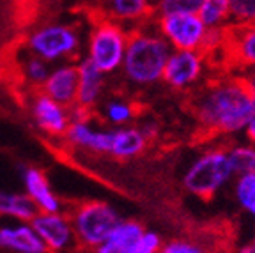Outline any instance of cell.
Instances as JSON below:
<instances>
[{"label":"cell","mask_w":255,"mask_h":253,"mask_svg":"<svg viewBox=\"0 0 255 253\" xmlns=\"http://www.w3.org/2000/svg\"><path fill=\"white\" fill-rule=\"evenodd\" d=\"M245 252H254L255 253V236H254V241H252V246L250 248H245Z\"/></svg>","instance_id":"33"},{"label":"cell","mask_w":255,"mask_h":253,"mask_svg":"<svg viewBox=\"0 0 255 253\" xmlns=\"http://www.w3.org/2000/svg\"><path fill=\"white\" fill-rule=\"evenodd\" d=\"M138 129L142 131V134L145 136V140H147V142H151V140H154L156 136H158L159 124L156 123V121H145V123L140 124Z\"/></svg>","instance_id":"30"},{"label":"cell","mask_w":255,"mask_h":253,"mask_svg":"<svg viewBox=\"0 0 255 253\" xmlns=\"http://www.w3.org/2000/svg\"><path fill=\"white\" fill-rule=\"evenodd\" d=\"M197 123L211 134L245 131L255 112V99L241 76H227L202 87L191 101Z\"/></svg>","instance_id":"1"},{"label":"cell","mask_w":255,"mask_h":253,"mask_svg":"<svg viewBox=\"0 0 255 253\" xmlns=\"http://www.w3.org/2000/svg\"><path fill=\"white\" fill-rule=\"evenodd\" d=\"M143 225L135 220H119L108 232L107 239L98 246L100 253H135L136 243L143 232Z\"/></svg>","instance_id":"19"},{"label":"cell","mask_w":255,"mask_h":253,"mask_svg":"<svg viewBox=\"0 0 255 253\" xmlns=\"http://www.w3.org/2000/svg\"><path fill=\"white\" fill-rule=\"evenodd\" d=\"M0 250L12 253H44L46 246L30 222H16L0 227Z\"/></svg>","instance_id":"15"},{"label":"cell","mask_w":255,"mask_h":253,"mask_svg":"<svg viewBox=\"0 0 255 253\" xmlns=\"http://www.w3.org/2000/svg\"><path fill=\"white\" fill-rule=\"evenodd\" d=\"M161 246H163V239L159 234L152 232V230H143L136 243L135 253H158L161 252Z\"/></svg>","instance_id":"28"},{"label":"cell","mask_w":255,"mask_h":253,"mask_svg":"<svg viewBox=\"0 0 255 253\" xmlns=\"http://www.w3.org/2000/svg\"><path fill=\"white\" fill-rule=\"evenodd\" d=\"M172 50H202L207 27L197 12H161L154 21Z\"/></svg>","instance_id":"7"},{"label":"cell","mask_w":255,"mask_h":253,"mask_svg":"<svg viewBox=\"0 0 255 253\" xmlns=\"http://www.w3.org/2000/svg\"><path fill=\"white\" fill-rule=\"evenodd\" d=\"M76 89H78V64L64 60L60 64L57 62V66L50 69L39 91L55 99L57 103L71 108L76 103Z\"/></svg>","instance_id":"11"},{"label":"cell","mask_w":255,"mask_h":253,"mask_svg":"<svg viewBox=\"0 0 255 253\" xmlns=\"http://www.w3.org/2000/svg\"><path fill=\"white\" fill-rule=\"evenodd\" d=\"M231 23H255V0H229Z\"/></svg>","instance_id":"26"},{"label":"cell","mask_w":255,"mask_h":253,"mask_svg":"<svg viewBox=\"0 0 255 253\" xmlns=\"http://www.w3.org/2000/svg\"><path fill=\"white\" fill-rule=\"evenodd\" d=\"M50 69H52V64L46 62V60L41 59V57L34 55V53H30L23 62V71H21V75L27 80V83H30L34 87H41L43 82L46 80Z\"/></svg>","instance_id":"25"},{"label":"cell","mask_w":255,"mask_h":253,"mask_svg":"<svg viewBox=\"0 0 255 253\" xmlns=\"http://www.w3.org/2000/svg\"><path fill=\"white\" fill-rule=\"evenodd\" d=\"M234 195L239 206L255 218V172L236 175Z\"/></svg>","instance_id":"22"},{"label":"cell","mask_w":255,"mask_h":253,"mask_svg":"<svg viewBox=\"0 0 255 253\" xmlns=\"http://www.w3.org/2000/svg\"><path fill=\"white\" fill-rule=\"evenodd\" d=\"M30 225L44 243L46 252H66L76 246L71 220H69V214L64 211H55V213L39 211L30 220Z\"/></svg>","instance_id":"9"},{"label":"cell","mask_w":255,"mask_h":253,"mask_svg":"<svg viewBox=\"0 0 255 253\" xmlns=\"http://www.w3.org/2000/svg\"><path fill=\"white\" fill-rule=\"evenodd\" d=\"M76 64H78V89H76L75 105L91 110L100 103L107 75L87 57Z\"/></svg>","instance_id":"16"},{"label":"cell","mask_w":255,"mask_h":253,"mask_svg":"<svg viewBox=\"0 0 255 253\" xmlns=\"http://www.w3.org/2000/svg\"><path fill=\"white\" fill-rule=\"evenodd\" d=\"M223 48L229 60L239 67V73L255 67V23L229 25Z\"/></svg>","instance_id":"12"},{"label":"cell","mask_w":255,"mask_h":253,"mask_svg":"<svg viewBox=\"0 0 255 253\" xmlns=\"http://www.w3.org/2000/svg\"><path fill=\"white\" fill-rule=\"evenodd\" d=\"M64 138L76 149L94 152V154H108L110 129H98L89 123V119L71 121L64 133Z\"/></svg>","instance_id":"14"},{"label":"cell","mask_w":255,"mask_h":253,"mask_svg":"<svg viewBox=\"0 0 255 253\" xmlns=\"http://www.w3.org/2000/svg\"><path fill=\"white\" fill-rule=\"evenodd\" d=\"M245 131H247L248 140H250L252 143H255V112H254V115L250 117V121H248V124H247V127H245Z\"/></svg>","instance_id":"32"},{"label":"cell","mask_w":255,"mask_h":253,"mask_svg":"<svg viewBox=\"0 0 255 253\" xmlns=\"http://www.w3.org/2000/svg\"><path fill=\"white\" fill-rule=\"evenodd\" d=\"M68 214L76 245L85 250H98V246L107 239L108 232L121 220L119 213L110 204L101 200L76 204Z\"/></svg>","instance_id":"5"},{"label":"cell","mask_w":255,"mask_h":253,"mask_svg":"<svg viewBox=\"0 0 255 253\" xmlns=\"http://www.w3.org/2000/svg\"><path fill=\"white\" fill-rule=\"evenodd\" d=\"M32 119L44 134L53 138H64V133L71 123L69 108L57 103L55 99L41 91L32 101Z\"/></svg>","instance_id":"10"},{"label":"cell","mask_w":255,"mask_h":253,"mask_svg":"<svg viewBox=\"0 0 255 253\" xmlns=\"http://www.w3.org/2000/svg\"><path fill=\"white\" fill-rule=\"evenodd\" d=\"M82 39L75 27L66 23H48L36 28L27 39L28 52L46 62L57 64L78 55Z\"/></svg>","instance_id":"6"},{"label":"cell","mask_w":255,"mask_h":253,"mask_svg":"<svg viewBox=\"0 0 255 253\" xmlns=\"http://www.w3.org/2000/svg\"><path fill=\"white\" fill-rule=\"evenodd\" d=\"M147 143L149 142L136 126H114L110 129L108 156L117 159H131L142 154Z\"/></svg>","instance_id":"18"},{"label":"cell","mask_w":255,"mask_h":253,"mask_svg":"<svg viewBox=\"0 0 255 253\" xmlns=\"http://www.w3.org/2000/svg\"><path fill=\"white\" fill-rule=\"evenodd\" d=\"M110 2H112V0H100L101 5H107V4H110Z\"/></svg>","instance_id":"34"},{"label":"cell","mask_w":255,"mask_h":253,"mask_svg":"<svg viewBox=\"0 0 255 253\" xmlns=\"http://www.w3.org/2000/svg\"><path fill=\"white\" fill-rule=\"evenodd\" d=\"M21 179H23L25 193L36 204L37 211L41 213H55L62 211V200L55 195L50 186L46 174L37 166H23L21 168Z\"/></svg>","instance_id":"13"},{"label":"cell","mask_w":255,"mask_h":253,"mask_svg":"<svg viewBox=\"0 0 255 253\" xmlns=\"http://www.w3.org/2000/svg\"><path fill=\"white\" fill-rule=\"evenodd\" d=\"M234 177L227 149L215 147L199 156L191 163L183 177L188 193L199 198H213L231 179Z\"/></svg>","instance_id":"3"},{"label":"cell","mask_w":255,"mask_h":253,"mask_svg":"<svg viewBox=\"0 0 255 253\" xmlns=\"http://www.w3.org/2000/svg\"><path fill=\"white\" fill-rule=\"evenodd\" d=\"M128 30L119 21L101 16L92 23L87 37V59H91L105 75L121 69L128 44Z\"/></svg>","instance_id":"4"},{"label":"cell","mask_w":255,"mask_h":253,"mask_svg":"<svg viewBox=\"0 0 255 253\" xmlns=\"http://www.w3.org/2000/svg\"><path fill=\"white\" fill-rule=\"evenodd\" d=\"M103 115L112 126H126L135 119V107L124 99H112L105 105Z\"/></svg>","instance_id":"23"},{"label":"cell","mask_w":255,"mask_h":253,"mask_svg":"<svg viewBox=\"0 0 255 253\" xmlns=\"http://www.w3.org/2000/svg\"><path fill=\"white\" fill-rule=\"evenodd\" d=\"M163 253H200L204 252V246H200L199 243L191 241V239H172L168 243H163L161 246Z\"/></svg>","instance_id":"29"},{"label":"cell","mask_w":255,"mask_h":253,"mask_svg":"<svg viewBox=\"0 0 255 253\" xmlns=\"http://www.w3.org/2000/svg\"><path fill=\"white\" fill-rule=\"evenodd\" d=\"M239 76L243 78L248 92H250L252 98L255 99V67H252V69H245V71H241V75Z\"/></svg>","instance_id":"31"},{"label":"cell","mask_w":255,"mask_h":253,"mask_svg":"<svg viewBox=\"0 0 255 253\" xmlns=\"http://www.w3.org/2000/svg\"><path fill=\"white\" fill-rule=\"evenodd\" d=\"M197 14L207 28H225L231 25L229 0H202Z\"/></svg>","instance_id":"21"},{"label":"cell","mask_w":255,"mask_h":253,"mask_svg":"<svg viewBox=\"0 0 255 253\" xmlns=\"http://www.w3.org/2000/svg\"><path fill=\"white\" fill-rule=\"evenodd\" d=\"M234 175L255 172V143L248 145H234L227 149Z\"/></svg>","instance_id":"24"},{"label":"cell","mask_w":255,"mask_h":253,"mask_svg":"<svg viewBox=\"0 0 255 253\" xmlns=\"http://www.w3.org/2000/svg\"><path fill=\"white\" fill-rule=\"evenodd\" d=\"M39 213L36 204L27 193H7L0 191V216L12 218L16 222H30Z\"/></svg>","instance_id":"20"},{"label":"cell","mask_w":255,"mask_h":253,"mask_svg":"<svg viewBox=\"0 0 255 253\" xmlns=\"http://www.w3.org/2000/svg\"><path fill=\"white\" fill-rule=\"evenodd\" d=\"M206 64L207 53L202 50H172L161 80L175 91H188L202 80Z\"/></svg>","instance_id":"8"},{"label":"cell","mask_w":255,"mask_h":253,"mask_svg":"<svg viewBox=\"0 0 255 253\" xmlns=\"http://www.w3.org/2000/svg\"><path fill=\"white\" fill-rule=\"evenodd\" d=\"M202 0H154L156 14L161 12H197Z\"/></svg>","instance_id":"27"},{"label":"cell","mask_w":255,"mask_h":253,"mask_svg":"<svg viewBox=\"0 0 255 253\" xmlns=\"http://www.w3.org/2000/svg\"><path fill=\"white\" fill-rule=\"evenodd\" d=\"M172 48L154 27L145 23L129 30L126 52L121 64L123 76L135 87H149L161 82Z\"/></svg>","instance_id":"2"},{"label":"cell","mask_w":255,"mask_h":253,"mask_svg":"<svg viewBox=\"0 0 255 253\" xmlns=\"http://www.w3.org/2000/svg\"><path fill=\"white\" fill-rule=\"evenodd\" d=\"M103 14L131 30L156 14L154 0H112L110 4L103 5Z\"/></svg>","instance_id":"17"}]
</instances>
